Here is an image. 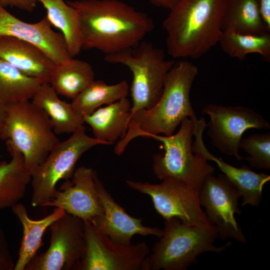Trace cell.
Returning a JSON list of instances; mask_svg holds the SVG:
<instances>
[{"label":"cell","instance_id":"obj_21","mask_svg":"<svg viewBox=\"0 0 270 270\" xmlns=\"http://www.w3.org/2000/svg\"><path fill=\"white\" fill-rule=\"evenodd\" d=\"M31 100L48 115L56 134H72L84 127L71 104L61 100L50 83L42 84Z\"/></svg>","mask_w":270,"mask_h":270},{"label":"cell","instance_id":"obj_16","mask_svg":"<svg viewBox=\"0 0 270 270\" xmlns=\"http://www.w3.org/2000/svg\"><path fill=\"white\" fill-rule=\"evenodd\" d=\"M95 182L104 210L102 216L90 222L97 230L107 236L114 242L124 244H132V238L136 234L152 235L158 238L162 236V230L159 228L144 226L142 219L127 214L106 190L97 174Z\"/></svg>","mask_w":270,"mask_h":270},{"label":"cell","instance_id":"obj_11","mask_svg":"<svg viewBox=\"0 0 270 270\" xmlns=\"http://www.w3.org/2000/svg\"><path fill=\"white\" fill-rule=\"evenodd\" d=\"M48 228V249L34 256L24 270L74 269L82 257L85 248L84 220L66 212Z\"/></svg>","mask_w":270,"mask_h":270},{"label":"cell","instance_id":"obj_30","mask_svg":"<svg viewBox=\"0 0 270 270\" xmlns=\"http://www.w3.org/2000/svg\"><path fill=\"white\" fill-rule=\"evenodd\" d=\"M14 264L5 234L0 227V270H14Z\"/></svg>","mask_w":270,"mask_h":270},{"label":"cell","instance_id":"obj_1","mask_svg":"<svg viewBox=\"0 0 270 270\" xmlns=\"http://www.w3.org/2000/svg\"><path fill=\"white\" fill-rule=\"evenodd\" d=\"M80 14L82 50H98L105 56L138 46L154 28L152 18L120 0L67 1Z\"/></svg>","mask_w":270,"mask_h":270},{"label":"cell","instance_id":"obj_3","mask_svg":"<svg viewBox=\"0 0 270 270\" xmlns=\"http://www.w3.org/2000/svg\"><path fill=\"white\" fill-rule=\"evenodd\" d=\"M226 0H182L162 23L168 54L197 59L219 42Z\"/></svg>","mask_w":270,"mask_h":270},{"label":"cell","instance_id":"obj_20","mask_svg":"<svg viewBox=\"0 0 270 270\" xmlns=\"http://www.w3.org/2000/svg\"><path fill=\"white\" fill-rule=\"evenodd\" d=\"M13 213L18 218L23 228V236L18 252V258L14 270H24L29 262L36 255L44 245L42 237L46 230L66 212L56 208L52 213L39 220L30 218L24 206L18 202L12 208Z\"/></svg>","mask_w":270,"mask_h":270},{"label":"cell","instance_id":"obj_18","mask_svg":"<svg viewBox=\"0 0 270 270\" xmlns=\"http://www.w3.org/2000/svg\"><path fill=\"white\" fill-rule=\"evenodd\" d=\"M193 151L208 161H213L217 164L223 174L242 198V206L250 204L258 206L260 204L262 200L263 188L270 180V175L256 172L245 165L240 168L231 166L222 158L210 152L202 139L195 142L193 145Z\"/></svg>","mask_w":270,"mask_h":270},{"label":"cell","instance_id":"obj_26","mask_svg":"<svg viewBox=\"0 0 270 270\" xmlns=\"http://www.w3.org/2000/svg\"><path fill=\"white\" fill-rule=\"evenodd\" d=\"M129 86L126 80L108 84L102 80H94L70 103L76 114L82 119L102 105L115 102L128 94Z\"/></svg>","mask_w":270,"mask_h":270},{"label":"cell","instance_id":"obj_8","mask_svg":"<svg viewBox=\"0 0 270 270\" xmlns=\"http://www.w3.org/2000/svg\"><path fill=\"white\" fill-rule=\"evenodd\" d=\"M86 130L84 126L67 140L60 142L32 174V206H42L52 196L59 180L72 178L76 164L84 152L98 145H109L88 136Z\"/></svg>","mask_w":270,"mask_h":270},{"label":"cell","instance_id":"obj_32","mask_svg":"<svg viewBox=\"0 0 270 270\" xmlns=\"http://www.w3.org/2000/svg\"><path fill=\"white\" fill-rule=\"evenodd\" d=\"M260 10L263 20L270 29V0H260Z\"/></svg>","mask_w":270,"mask_h":270},{"label":"cell","instance_id":"obj_4","mask_svg":"<svg viewBox=\"0 0 270 270\" xmlns=\"http://www.w3.org/2000/svg\"><path fill=\"white\" fill-rule=\"evenodd\" d=\"M7 114L0 138L9 152L22 154L30 174L60 142L48 115L30 100L7 104Z\"/></svg>","mask_w":270,"mask_h":270},{"label":"cell","instance_id":"obj_15","mask_svg":"<svg viewBox=\"0 0 270 270\" xmlns=\"http://www.w3.org/2000/svg\"><path fill=\"white\" fill-rule=\"evenodd\" d=\"M52 26L46 16L36 23H28L0 6V36H12L30 43L59 64L72 57L62 34L54 31Z\"/></svg>","mask_w":270,"mask_h":270},{"label":"cell","instance_id":"obj_25","mask_svg":"<svg viewBox=\"0 0 270 270\" xmlns=\"http://www.w3.org/2000/svg\"><path fill=\"white\" fill-rule=\"evenodd\" d=\"M10 161L0 162V210L12 208L24 197L32 176L22 154L10 152Z\"/></svg>","mask_w":270,"mask_h":270},{"label":"cell","instance_id":"obj_28","mask_svg":"<svg viewBox=\"0 0 270 270\" xmlns=\"http://www.w3.org/2000/svg\"><path fill=\"white\" fill-rule=\"evenodd\" d=\"M222 50L232 58L243 60L250 54H258L270 59V33L251 34L222 31L219 42Z\"/></svg>","mask_w":270,"mask_h":270},{"label":"cell","instance_id":"obj_6","mask_svg":"<svg viewBox=\"0 0 270 270\" xmlns=\"http://www.w3.org/2000/svg\"><path fill=\"white\" fill-rule=\"evenodd\" d=\"M104 59L110 63L127 66L132 74L131 117L136 111L149 110L156 104L166 76L176 62L166 59L164 50L144 40L133 48L106 55Z\"/></svg>","mask_w":270,"mask_h":270},{"label":"cell","instance_id":"obj_7","mask_svg":"<svg viewBox=\"0 0 270 270\" xmlns=\"http://www.w3.org/2000/svg\"><path fill=\"white\" fill-rule=\"evenodd\" d=\"M194 124L191 118H186L178 131L171 136L149 134L162 143L165 152L153 156L152 170L160 180L171 178L198 190L214 168L202 156L192 152V146Z\"/></svg>","mask_w":270,"mask_h":270},{"label":"cell","instance_id":"obj_34","mask_svg":"<svg viewBox=\"0 0 270 270\" xmlns=\"http://www.w3.org/2000/svg\"><path fill=\"white\" fill-rule=\"evenodd\" d=\"M8 106L0 100V135L2 133L7 114Z\"/></svg>","mask_w":270,"mask_h":270},{"label":"cell","instance_id":"obj_10","mask_svg":"<svg viewBox=\"0 0 270 270\" xmlns=\"http://www.w3.org/2000/svg\"><path fill=\"white\" fill-rule=\"evenodd\" d=\"M84 222L85 248L74 269L78 270H144L149 254L147 244H124L114 242Z\"/></svg>","mask_w":270,"mask_h":270},{"label":"cell","instance_id":"obj_31","mask_svg":"<svg viewBox=\"0 0 270 270\" xmlns=\"http://www.w3.org/2000/svg\"><path fill=\"white\" fill-rule=\"evenodd\" d=\"M37 0H0V6L4 8L14 6L31 12L36 6Z\"/></svg>","mask_w":270,"mask_h":270},{"label":"cell","instance_id":"obj_13","mask_svg":"<svg viewBox=\"0 0 270 270\" xmlns=\"http://www.w3.org/2000/svg\"><path fill=\"white\" fill-rule=\"evenodd\" d=\"M198 198L210 222L217 228L218 238L246 242V238L235 218V214L240 212L238 208L240 196L223 174L217 177L212 174L208 175L199 190Z\"/></svg>","mask_w":270,"mask_h":270},{"label":"cell","instance_id":"obj_29","mask_svg":"<svg viewBox=\"0 0 270 270\" xmlns=\"http://www.w3.org/2000/svg\"><path fill=\"white\" fill-rule=\"evenodd\" d=\"M240 148L249 156L245 158L250 167L270 168V133L255 134L242 138Z\"/></svg>","mask_w":270,"mask_h":270},{"label":"cell","instance_id":"obj_24","mask_svg":"<svg viewBox=\"0 0 270 270\" xmlns=\"http://www.w3.org/2000/svg\"><path fill=\"white\" fill-rule=\"evenodd\" d=\"M94 76L89 63L71 58L56 64L49 83L58 94L72 100L94 80Z\"/></svg>","mask_w":270,"mask_h":270},{"label":"cell","instance_id":"obj_17","mask_svg":"<svg viewBox=\"0 0 270 270\" xmlns=\"http://www.w3.org/2000/svg\"><path fill=\"white\" fill-rule=\"evenodd\" d=\"M0 58L26 75L49 83L56 64L40 48L18 38L0 36Z\"/></svg>","mask_w":270,"mask_h":270},{"label":"cell","instance_id":"obj_14","mask_svg":"<svg viewBox=\"0 0 270 270\" xmlns=\"http://www.w3.org/2000/svg\"><path fill=\"white\" fill-rule=\"evenodd\" d=\"M96 174L92 168L79 167L74 170L72 180H66L42 206L62 208L84 221L91 222L102 216L104 210L95 182Z\"/></svg>","mask_w":270,"mask_h":270},{"label":"cell","instance_id":"obj_23","mask_svg":"<svg viewBox=\"0 0 270 270\" xmlns=\"http://www.w3.org/2000/svg\"><path fill=\"white\" fill-rule=\"evenodd\" d=\"M46 10L52 26L60 30L72 58L82 50V34L78 10L63 0H37Z\"/></svg>","mask_w":270,"mask_h":270},{"label":"cell","instance_id":"obj_5","mask_svg":"<svg viewBox=\"0 0 270 270\" xmlns=\"http://www.w3.org/2000/svg\"><path fill=\"white\" fill-rule=\"evenodd\" d=\"M214 226H200L184 223L176 218L164 220L162 234L144 264V270H185L206 252H220L231 243L217 246Z\"/></svg>","mask_w":270,"mask_h":270},{"label":"cell","instance_id":"obj_19","mask_svg":"<svg viewBox=\"0 0 270 270\" xmlns=\"http://www.w3.org/2000/svg\"><path fill=\"white\" fill-rule=\"evenodd\" d=\"M131 108L130 102L126 97L98 108L91 114L83 117V120L91 127L96 138L110 145L126 133L131 120Z\"/></svg>","mask_w":270,"mask_h":270},{"label":"cell","instance_id":"obj_22","mask_svg":"<svg viewBox=\"0 0 270 270\" xmlns=\"http://www.w3.org/2000/svg\"><path fill=\"white\" fill-rule=\"evenodd\" d=\"M221 28L222 31L251 34L270 32L262 18L260 0H226Z\"/></svg>","mask_w":270,"mask_h":270},{"label":"cell","instance_id":"obj_27","mask_svg":"<svg viewBox=\"0 0 270 270\" xmlns=\"http://www.w3.org/2000/svg\"><path fill=\"white\" fill-rule=\"evenodd\" d=\"M42 84L0 58V100L6 104L31 100Z\"/></svg>","mask_w":270,"mask_h":270},{"label":"cell","instance_id":"obj_12","mask_svg":"<svg viewBox=\"0 0 270 270\" xmlns=\"http://www.w3.org/2000/svg\"><path fill=\"white\" fill-rule=\"evenodd\" d=\"M202 112L210 118L206 127L212 144L222 154L234 156L238 160L242 159L238 151L244 133L250 128H270L269 123L261 114L248 107L210 104Z\"/></svg>","mask_w":270,"mask_h":270},{"label":"cell","instance_id":"obj_33","mask_svg":"<svg viewBox=\"0 0 270 270\" xmlns=\"http://www.w3.org/2000/svg\"><path fill=\"white\" fill-rule=\"evenodd\" d=\"M154 6L168 8L170 10L174 8L182 0H147Z\"/></svg>","mask_w":270,"mask_h":270},{"label":"cell","instance_id":"obj_9","mask_svg":"<svg viewBox=\"0 0 270 270\" xmlns=\"http://www.w3.org/2000/svg\"><path fill=\"white\" fill-rule=\"evenodd\" d=\"M132 189L148 195L157 212L166 220L176 218L200 226H212L199 201L198 190L185 183L168 178L158 184L126 180Z\"/></svg>","mask_w":270,"mask_h":270},{"label":"cell","instance_id":"obj_2","mask_svg":"<svg viewBox=\"0 0 270 270\" xmlns=\"http://www.w3.org/2000/svg\"><path fill=\"white\" fill-rule=\"evenodd\" d=\"M198 74V66L191 62H176L166 76L156 104L132 115L127 132L116 144L114 152L120 155L128 143L138 136L160 134L171 136L186 118L195 116L190 94Z\"/></svg>","mask_w":270,"mask_h":270}]
</instances>
